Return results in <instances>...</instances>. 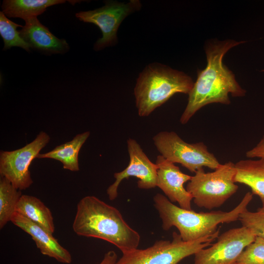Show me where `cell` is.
<instances>
[{"instance_id": "obj_1", "label": "cell", "mask_w": 264, "mask_h": 264, "mask_svg": "<svg viewBox=\"0 0 264 264\" xmlns=\"http://www.w3.org/2000/svg\"><path fill=\"white\" fill-rule=\"evenodd\" d=\"M244 42L228 40L214 42L206 46L207 66L198 71L197 81L188 94L187 106L180 118L182 124H186L198 110L207 105L229 104V93L233 97L245 95L246 91L222 63L224 55L230 48Z\"/></svg>"}, {"instance_id": "obj_2", "label": "cell", "mask_w": 264, "mask_h": 264, "mask_svg": "<svg viewBox=\"0 0 264 264\" xmlns=\"http://www.w3.org/2000/svg\"><path fill=\"white\" fill-rule=\"evenodd\" d=\"M72 228L77 235L113 244L122 254L137 249L140 241L139 234L117 209L93 196H86L78 203Z\"/></svg>"}, {"instance_id": "obj_3", "label": "cell", "mask_w": 264, "mask_h": 264, "mask_svg": "<svg viewBox=\"0 0 264 264\" xmlns=\"http://www.w3.org/2000/svg\"><path fill=\"white\" fill-rule=\"evenodd\" d=\"M253 195L251 192L246 193L239 204L228 212H196L184 209L175 205L160 193L154 197L153 200L162 221V229L168 231L175 227L184 241L190 242L213 234L220 223L239 220L241 214L247 210Z\"/></svg>"}, {"instance_id": "obj_4", "label": "cell", "mask_w": 264, "mask_h": 264, "mask_svg": "<svg viewBox=\"0 0 264 264\" xmlns=\"http://www.w3.org/2000/svg\"><path fill=\"white\" fill-rule=\"evenodd\" d=\"M194 84L192 79L183 72L159 63L147 66L134 88L139 116H148L176 93L188 94Z\"/></svg>"}, {"instance_id": "obj_5", "label": "cell", "mask_w": 264, "mask_h": 264, "mask_svg": "<svg viewBox=\"0 0 264 264\" xmlns=\"http://www.w3.org/2000/svg\"><path fill=\"white\" fill-rule=\"evenodd\" d=\"M235 163L231 161L220 165L213 172L198 169L186 185L194 203L208 210L220 207L237 191L234 181Z\"/></svg>"}, {"instance_id": "obj_6", "label": "cell", "mask_w": 264, "mask_h": 264, "mask_svg": "<svg viewBox=\"0 0 264 264\" xmlns=\"http://www.w3.org/2000/svg\"><path fill=\"white\" fill-rule=\"evenodd\" d=\"M219 233V228L212 234L185 242L179 234L173 232L172 241H157L147 248L123 253L115 264H178L183 259L210 246Z\"/></svg>"}, {"instance_id": "obj_7", "label": "cell", "mask_w": 264, "mask_h": 264, "mask_svg": "<svg viewBox=\"0 0 264 264\" xmlns=\"http://www.w3.org/2000/svg\"><path fill=\"white\" fill-rule=\"evenodd\" d=\"M153 140L161 155L174 164H180L192 173L204 167L214 170L221 164L204 143L186 142L174 132H159Z\"/></svg>"}, {"instance_id": "obj_8", "label": "cell", "mask_w": 264, "mask_h": 264, "mask_svg": "<svg viewBox=\"0 0 264 264\" xmlns=\"http://www.w3.org/2000/svg\"><path fill=\"white\" fill-rule=\"evenodd\" d=\"M105 3L100 8L80 11L75 14L80 21L93 23L101 29L102 37L94 45L96 51L115 45L117 42V32L122 22L141 7V2L138 0H132L128 3L107 0Z\"/></svg>"}, {"instance_id": "obj_9", "label": "cell", "mask_w": 264, "mask_h": 264, "mask_svg": "<svg viewBox=\"0 0 264 264\" xmlns=\"http://www.w3.org/2000/svg\"><path fill=\"white\" fill-rule=\"evenodd\" d=\"M49 141V135L42 131L34 140L20 149L1 151L0 176L7 178L20 190L29 188L33 182L29 170L30 165Z\"/></svg>"}, {"instance_id": "obj_10", "label": "cell", "mask_w": 264, "mask_h": 264, "mask_svg": "<svg viewBox=\"0 0 264 264\" xmlns=\"http://www.w3.org/2000/svg\"><path fill=\"white\" fill-rule=\"evenodd\" d=\"M256 236L244 226L229 229L210 246L195 254L194 264H235L244 249Z\"/></svg>"}, {"instance_id": "obj_11", "label": "cell", "mask_w": 264, "mask_h": 264, "mask_svg": "<svg viewBox=\"0 0 264 264\" xmlns=\"http://www.w3.org/2000/svg\"><path fill=\"white\" fill-rule=\"evenodd\" d=\"M127 144L130 156L129 163L124 170L114 173L115 181L107 190L110 200L117 198L118 188L121 181L130 176L138 179L137 187L140 189H150L156 187V164L149 159L135 140L129 138Z\"/></svg>"}, {"instance_id": "obj_12", "label": "cell", "mask_w": 264, "mask_h": 264, "mask_svg": "<svg viewBox=\"0 0 264 264\" xmlns=\"http://www.w3.org/2000/svg\"><path fill=\"white\" fill-rule=\"evenodd\" d=\"M155 164L157 166L156 186L171 202H177L184 209L192 210L193 197L184 186L192 176L182 173L178 166L161 155L157 156Z\"/></svg>"}, {"instance_id": "obj_13", "label": "cell", "mask_w": 264, "mask_h": 264, "mask_svg": "<svg viewBox=\"0 0 264 264\" xmlns=\"http://www.w3.org/2000/svg\"><path fill=\"white\" fill-rule=\"evenodd\" d=\"M11 221L31 236L42 254L63 264L71 263L70 252L59 243L52 234L43 227L17 212L13 214Z\"/></svg>"}, {"instance_id": "obj_14", "label": "cell", "mask_w": 264, "mask_h": 264, "mask_svg": "<svg viewBox=\"0 0 264 264\" xmlns=\"http://www.w3.org/2000/svg\"><path fill=\"white\" fill-rule=\"evenodd\" d=\"M24 21L25 25L19 31L30 49L48 55L64 54L69 50V46L66 41L54 36L37 17Z\"/></svg>"}, {"instance_id": "obj_15", "label": "cell", "mask_w": 264, "mask_h": 264, "mask_svg": "<svg viewBox=\"0 0 264 264\" xmlns=\"http://www.w3.org/2000/svg\"><path fill=\"white\" fill-rule=\"evenodd\" d=\"M235 183L248 186L261 201L264 210V158L241 160L235 163Z\"/></svg>"}, {"instance_id": "obj_16", "label": "cell", "mask_w": 264, "mask_h": 264, "mask_svg": "<svg viewBox=\"0 0 264 264\" xmlns=\"http://www.w3.org/2000/svg\"><path fill=\"white\" fill-rule=\"evenodd\" d=\"M16 212L51 234L55 231L53 217L49 209L39 198L23 195L20 198Z\"/></svg>"}, {"instance_id": "obj_17", "label": "cell", "mask_w": 264, "mask_h": 264, "mask_svg": "<svg viewBox=\"0 0 264 264\" xmlns=\"http://www.w3.org/2000/svg\"><path fill=\"white\" fill-rule=\"evenodd\" d=\"M89 134V131L77 134L71 141L57 146L46 153L39 154L36 158L55 159L62 163L64 169L78 171V154Z\"/></svg>"}, {"instance_id": "obj_18", "label": "cell", "mask_w": 264, "mask_h": 264, "mask_svg": "<svg viewBox=\"0 0 264 264\" xmlns=\"http://www.w3.org/2000/svg\"><path fill=\"white\" fill-rule=\"evenodd\" d=\"M64 0H4L2 11L7 17L24 20L37 17L51 6L65 2Z\"/></svg>"}, {"instance_id": "obj_19", "label": "cell", "mask_w": 264, "mask_h": 264, "mask_svg": "<svg viewBox=\"0 0 264 264\" xmlns=\"http://www.w3.org/2000/svg\"><path fill=\"white\" fill-rule=\"evenodd\" d=\"M22 196L20 190L15 188L5 177L0 178V228L2 229L16 212L17 203Z\"/></svg>"}, {"instance_id": "obj_20", "label": "cell", "mask_w": 264, "mask_h": 264, "mask_svg": "<svg viewBox=\"0 0 264 264\" xmlns=\"http://www.w3.org/2000/svg\"><path fill=\"white\" fill-rule=\"evenodd\" d=\"M22 26L8 19L2 11L0 12V34L4 42V50L17 46L30 52V46L21 38L17 29L18 27Z\"/></svg>"}, {"instance_id": "obj_21", "label": "cell", "mask_w": 264, "mask_h": 264, "mask_svg": "<svg viewBox=\"0 0 264 264\" xmlns=\"http://www.w3.org/2000/svg\"><path fill=\"white\" fill-rule=\"evenodd\" d=\"M235 264H264V239L256 237L242 251Z\"/></svg>"}, {"instance_id": "obj_22", "label": "cell", "mask_w": 264, "mask_h": 264, "mask_svg": "<svg viewBox=\"0 0 264 264\" xmlns=\"http://www.w3.org/2000/svg\"><path fill=\"white\" fill-rule=\"evenodd\" d=\"M239 220L256 237L264 239V210L260 207L256 212L247 210L240 215Z\"/></svg>"}, {"instance_id": "obj_23", "label": "cell", "mask_w": 264, "mask_h": 264, "mask_svg": "<svg viewBox=\"0 0 264 264\" xmlns=\"http://www.w3.org/2000/svg\"><path fill=\"white\" fill-rule=\"evenodd\" d=\"M246 156L249 158H264V135L256 146L246 153Z\"/></svg>"}, {"instance_id": "obj_24", "label": "cell", "mask_w": 264, "mask_h": 264, "mask_svg": "<svg viewBox=\"0 0 264 264\" xmlns=\"http://www.w3.org/2000/svg\"><path fill=\"white\" fill-rule=\"evenodd\" d=\"M117 261V254L115 251L110 250L105 254L102 260L97 264H115Z\"/></svg>"}, {"instance_id": "obj_25", "label": "cell", "mask_w": 264, "mask_h": 264, "mask_svg": "<svg viewBox=\"0 0 264 264\" xmlns=\"http://www.w3.org/2000/svg\"><path fill=\"white\" fill-rule=\"evenodd\" d=\"M263 71H264V69L262 70Z\"/></svg>"}]
</instances>
